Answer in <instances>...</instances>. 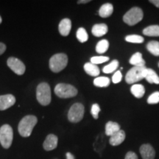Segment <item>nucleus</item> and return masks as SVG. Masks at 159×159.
Masks as SVG:
<instances>
[{
  "label": "nucleus",
  "mask_w": 159,
  "mask_h": 159,
  "mask_svg": "<svg viewBox=\"0 0 159 159\" xmlns=\"http://www.w3.org/2000/svg\"><path fill=\"white\" fill-rule=\"evenodd\" d=\"M150 2L153 4V5L156 6V7H158V8H159V0H150Z\"/></svg>",
  "instance_id": "c9c22d12"
},
{
  "label": "nucleus",
  "mask_w": 159,
  "mask_h": 159,
  "mask_svg": "<svg viewBox=\"0 0 159 159\" xmlns=\"http://www.w3.org/2000/svg\"><path fill=\"white\" fill-rule=\"evenodd\" d=\"M6 50V46L5 43L0 42V55H2Z\"/></svg>",
  "instance_id": "72a5a7b5"
},
{
  "label": "nucleus",
  "mask_w": 159,
  "mask_h": 159,
  "mask_svg": "<svg viewBox=\"0 0 159 159\" xmlns=\"http://www.w3.org/2000/svg\"><path fill=\"white\" fill-rule=\"evenodd\" d=\"M111 83V80L107 77H98L94 80V85L97 87H108Z\"/></svg>",
  "instance_id": "5701e85b"
},
{
  "label": "nucleus",
  "mask_w": 159,
  "mask_h": 159,
  "mask_svg": "<svg viewBox=\"0 0 159 159\" xmlns=\"http://www.w3.org/2000/svg\"><path fill=\"white\" fill-rule=\"evenodd\" d=\"M90 0H80V1L77 2L78 4H85V3H88L90 2Z\"/></svg>",
  "instance_id": "e433bc0d"
},
{
  "label": "nucleus",
  "mask_w": 159,
  "mask_h": 159,
  "mask_svg": "<svg viewBox=\"0 0 159 159\" xmlns=\"http://www.w3.org/2000/svg\"><path fill=\"white\" fill-rule=\"evenodd\" d=\"M143 16L144 14L142 10L138 7H134L125 13L123 16V21L129 26H134L140 22L143 19Z\"/></svg>",
  "instance_id": "20e7f679"
},
{
  "label": "nucleus",
  "mask_w": 159,
  "mask_h": 159,
  "mask_svg": "<svg viewBox=\"0 0 159 159\" xmlns=\"http://www.w3.org/2000/svg\"><path fill=\"white\" fill-rule=\"evenodd\" d=\"M66 159H75L74 155L71 154V152H66Z\"/></svg>",
  "instance_id": "f704fd0d"
},
{
  "label": "nucleus",
  "mask_w": 159,
  "mask_h": 159,
  "mask_svg": "<svg viewBox=\"0 0 159 159\" xmlns=\"http://www.w3.org/2000/svg\"><path fill=\"white\" fill-rule=\"evenodd\" d=\"M125 139V133L124 130H120L116 134L111 136L110 139H109V143L112 146H118L120 145L122 143L124 142Z\"/></svg>",
  "instance_id": "4468645a"
},
{
  "label": "nucleus",
  "mask_w": 159,
  "mask_h": 159,
  "mask_svg": "<svg viewBox=\"0 0 159 159\" xmlns=\"http://www.w3.org/2000/svg\"><path fill=\"white\" fill-rule=\"evenodd\" d=\"M76 36L77 40L81 43L86 42L89 39L88 33H87L86 30H85L83 27H80V28L77 30L76 33Z\"/></svg>",
  "instance_id": "a878e982"
},
{
  "label": "nucleus",
  "mask_w": 159,
  "mask_h": 159,
  "mask_svg": "<svg viewBox=\"0 0 159 159\" xmlns=\"http://www.w3.org/2000/svg\"><path fill=\"white\" fill-rule=\"evenodd\" d=\"M146 66H134L131 68L125 76V81L128 84H134L141 80L144 79Z\"/></svg>",
  "instance_id": "423d86ee"
},
{
  "label": "nucleus",
  "mask_w": 159,
  "mask_h": 159,
  "mask_svg": "<svg viewBox=\"0 0 159 159\" xmlns=\"http://www.w3.org/2000/svg\"><path fill=\"white\" fill-rule=\"evenodd\" d=\"M85 108L82 103H75L69 109L68 119L70 122L77 123L82 120L84 116Z\"/></svg>",
  "instance_id": "6e6552de"
},
{
  "label": "nucleus",
  "mask_w": 159,
  "mask_h": 159,
  "mask_svg": "<svg viewBox=\"0 0 159 159\" xmlns=\"http://www.w3.org/2000/svg\"><path fill=\"white\" fill-rule=\"evenodd\" d=\"M16 103V98L12 94L0 96V111H5L11 108Z\"/></svg>",
  "instance_id": "9d476101"
},
{
  "label": "nucleus",
  "mask_w": 159,
  "mask_h": 159,
  "mask_svg": "<svg viewBox=\"0 0 159 159\" xmlns=\"http://www.w3.org/2000/svg\"><path fill=\"white\" fill-rule=\"evenodd\" d=\"M109 61V57L106 56H94L91 58V63L93 64H99Z\"/></svg>",
  "instance_id": "c85d7f7f"
},
{
  "label": "nucleus",
  "mask_w": 159,
  "mask_h": 159,
  "mask_svg": "<svg viewBox=\"0 0 159 159\" xmlns=\"http://www.w3.org/2000/svg\"><path fill=\"white\" fill-rule=\"evenodd\" d=\"M122 78V73H121V71L118 70L114 73V75H113L112 82L115 83V84H116V83H119V82H121Z\"/></svg>",
  "instance_id": "2f4dec72"
},
{
  "label": "nucleus",
  "mask_w": 159,
  "mask_h": 159,
  "mask_svg": "<svg viewBox=\"0 0 159 159\" xmlns=\"http://www.w3.org/2000/svg\"><path fill=\"white\" fill-rule=\"evenodd\" d=\"M36 98L41 105L46 106L51 102V89L48 83H41L37 86Z\"/></svg>",
  "instance_id": "f03ea898"
},
{
  "label": "nucleus",
  "mask_w": 159,
  "mask_h": 159,
  "mask_svg": "<svg viewBox=\"0 0 159 159\" xmlns=\"http://www.w3.org/2000/svg\"><path fill=\"white\" fill-rule=\"evenodd\" d=\"M2 17L0 16V24L2 23Z\"/></svg>",
  "instance_id": "4c0bfd02"
},
{
  "label": "nucleus",
  "mask_w": 159,
  "mask_h": 159,
  "mask_svg": "<svg viewBox=\"0 0 159 159\" xmlns=\"http://www.w3.org/2000/svg\"><path fill=\"white\" fill-rule=\"evenodd\" d=\"M159 102V91H156L148 98V104H157Z\"/></svg>",
  "instance_id": "c756f323"
},
{
  "label": "nucleus",
  "mask_w": 159,
  "mask_h": 159,
  "mask_svg": "<svg viewBox=\"0 0 159 159\" xmlns=\"http://www.w3.org/2000/svg\"><path fill=\"white\" fill-rule=\"evenodd\" d=\"M7 64L13 72L18 75H22L25 72V65L19 58L11 57L7 59Z\"/></svg>",
  "instance_id": "1a4fd4ad"
},
{
  "label": "nucleus",
  "mask_w": 159,
  "mask_h": 159,
  "mask_svg": "<svg viewBox=\"0 0 159 159\" xmlns=\"http://www.w3.org/2000/svg\"><path fill=\"white\" fill-rule=\"evenodd\" d=\"M13 139V128L9 125H4L0 128V143L5 149L11 146Z\"/></svg>",
  "instance_id": "0eeeda50"
},
{
  "label": "nucleus",
  "mask_w": 159,
  "mask_h": 159,
  "mask_svg": "<svg viewBox=\"0 0 159 159\" xmlns=\"http://www.w3.org/2000/svg\"><path fill=\"white\" fill-rule=\"evenodd\" d=\"M143 34L147 36H159V26L158 25H150L143 30Z\"/></svg>",
  "instance_id": "4be33fe9"
},
{
  "label": "nucleus",
  "mask_w": 159,
  "mask_h": 159,
  "mask_svg": "<svg viewBox=\"0 0 159 159\" xmlns=\"http://www.w3.org/2000/svg\"><path fill=\"white\" fill-rule=\"evenodd\" d=\"M118 66L119 61H117V60H114V61H112V62L109 63L108 65L105 66L104 68H103L102 71L103 72L105 73V74H111V73L116 71L117 68H118Z\"/></svg>",
  "instance_id": "bb28decb"
},
{
  "label": "nucleus",
  "mask_w": 159,
  "mask_h": 159,
  "mask_svg": "<svg viewBox=\"0 0 159 159\" xmlns=\"http://www.w3.org/2000/svg\"><path fill=\"white\" fill-rule=\"evenodd\" d=\"M105 135L108 136H111L112 135L116 134L119 130H120V125L118 123L112 122V121H109L105 125Z\"/></svg>",
  "instance_id": "f3484780"
},
{
  "label": "nucleus",
  "mask_w": 159,
  "mask_h": 159,
  "mask_svg": "<svg viewBox=\"0 0 159 159\" xmlns=\"http://www.w3.org/2000/svg\"><path fill=\"white\" fill-rule=\"evenodd\" d=\"M130 91L135 97H136V98H142L145 94V89L143 85L134 84L131 86Z\"/></svg>",
  "instance_id": "412c9836"
},
{
  "label": "nucleus",
  "mask_w": 159,
  "mask_h": 159,
  "mask_svg": "<svg viewBox=\"0 0 159 159\" xmlns=\"http://www.w3.org/2000/svg\"><path fill=\"white\" fill-rule=\"evenodd\" d=\"M108 26L105 24H97L93 26L91 33L96 37H102L108 33Z\"/></svg>",
  "instance_id": "2eb2a0df"
},
{
  "label": "nucleus",
  "mask_w": 159,
  "mask_h": 159,
  "mask_svg": "<svg viewBox=\"0 0 159 159\" xmlns=\"http://www.w3.org/2000/svg\"><path fill=\"white\" fill-rule=\"evenodd\" d=\"M71 29V21L69 19H63L61 20L58 25L60 34L63 36H67Z\"/></svg>",
  "instance_id": "ddd939ff"
},
{
  "label": "nucleus",
  "mask_w": 159,
  "mask_h": 159,
  "mask_svg": "<svg viewBox=\"0 0 159 159\" xmlns=\"http://www.w3.org/2000/svg\"><path fill=\"white\" fill-rule=\"evenodd\" d=\"M144 79L149 83L159 84V77L153 69L147 68L144 73Z\"/></svg>",
  "instance_id": "dca6fc26"
},
{
  "label": "nucleus",
  "mask_w": 159,
  "mask_h": 159,
  "mask_svg": "<svg viewBox=\"0 0 159 159\" xmlns=\"http://www.w3.org/2000/svg\"><path fill=\"white\" fill-rule=\"evenodd\" d=\"M125 41L130 43H142L144 42V38L139 35H129L125 37Z\"/></svg>",
  "instance_id": "cd10ccee"
},
{
  "label": "nucleus",
  "mask_w": 159,
  "mask_h": 159,
  "mask_svg": "<svg viewBox=\"0 0 159 159\" xmlns=\"http://www.w3.org/2000/svg\"><path fill=\"white\" fill-rule=\"evenodd\" d=\"M125 159H139L137 155L134 152H132V151H129V152H127V154L125 155Z\"/></svg>",
  "instance_id": "473e14b6"
},
{
  "label": "nucleus",
  "mask_w": 159,
  "mask_h": 159,
  "mask_svg": "<svg viewBox=\"0 0 159 159\" xmlns=\"http://www.w3.org/2000/svg\"><path fill=\"white\" fill-rule=\"evenodd\" d=\"M38 122L36 116L33 115H27L20 121L18 130L19 134L22 137H29L33 132V128Z\"/></svg>",
  "instance_id": "f257e3e1"
},
{
  "label": "nucleus",
  "mask_w": 159,
  "mask_h": 159,
  "mask_svg": "<svg viewBox=\"0 0 159 159\" xmlns=\"http://www.w3.org/2000/svg\"><path fill=\"white\" fill-rule=\"evenodd\" d=\"M55 94L60 98H71L77 94V89L70 84L59 83L55 86Z\"/></svg>",
  "instance_id": "39448f33"
},
{
  "label": "nucleus",
  "mask_w": 159,
  "mask_h": 159,
  "mask_svg": "<svg viewBox=\"0 0 159 159\" xmlns=\"http://www.w3.org/2000/svg\"><path fill=\"white\" fill-rule=\"evenodd\" d=\"M84 70L87 74L92 77H97L100 73L99 67L91 62L85 63L84 65Z\"/></svg>",
  "instance_id": "6ab92c4d"
},
{
  "label": "nucleus",
  "mask_w": 159,
  "mask_h": 159,
  "mask_svg": "<svg viewBox=\"0 0 159 159\" xmlns=\"http://www.w3.org/2000/svg\"><path fill=\"white\" fill-rule=\"evenodd\" d=\"M68 57L64 53H57L52 56L49 60V68L53 72L57 73L66 67Z\"/></svg>",
  "instance_id": "7ed1b4c3"
},
{
  "label": "nucleus",
  "mask_w": 159,
  "mask_h": 159,
  "mask_svg": "<svg viewBox=\"0 0 159 159\" xmlns=\"http://www.w3.org/2000/svg\"><path fill=\"white\" fill-rule=\"evenodd\" d=\"M147 49L151 54L155 56H159V42L156 41H151L147 44Z\"/></svg>",
  "instance_id": "b1692460"
},
{
  "label": "nucleus",
  "mask_w": 159,
  "mask_h": 159,
  "mask_svg": "<svg viewBox=\"0 0 159 159\" xmlns=\"http://www.w3.org/2000/svg\"><path fill=\"white\" fill-rule=\"evenodd\" d=\"M158 67H159V63H158Z\"/></svg>",
  "instance_id": "58836bf2"
},
{
  "label": "nucleus",
  "mask_w": 159,
  "mask_h": 159,
  "mask_svg": "<svg viewBox=\"0 0 159 159\" xmlns=\"http://www.w3.org/2000/svg\"><path fill=\"white\" fill-rule=\"evenodd\" d=\"M139 151L143 159H154L156 156V151L150 144H142Z\"/></svg>",
  "instance_id": "9b49d317"
},
{
  "label": "nucleus",
  "mask_w": 159,
  "mask_h": 159,
  "mask_svg": "<svg viewBox=\"0 0 159 159\" xmlns=\"http://www.w3.org/2000/svg\"><path fill=\"white\" fill-rule=\"evenodd\" d=\"M114 12V6L111 3H105L99 10V15L102 18H108L112 15Z\"/></svg>",
  "instance_id": "a211bd4d"
},
{
  "label": "nucleus",
  "mask_w": 159,
  "mask_h": 159,
  "mask_svg": "<svg viewBox=\"0 0 159 159\" xmlns=\"http://www.w3.org/2000/svg\"><path fill=\"white\" fill-rule=\"evenodd\" d=\"M129 63L134 66H145V61L143 59L142 54L140 52H136L133 55Z\"/></svg>",
  "instance_id": "aec40b11"
},
{
  "label": "nucleus",
  "mask_w": 159,
  "mask_h": 159,
  "mask_svg": "<svg viewBox=\"0 0 159 159\" xmlns=\"http://www.w3.org/2000/svg\"><path fill=\"white\" fill-rule=\"evenodd\" d=\"M100 111H101L100 107H99V105L98 104L94 103V105H92V106H91V115H92V116L94 117L95 119H98L99 113L100 112Z\"/></svg>",
  "instance_id": "7c9ffc66"
},
{
  "label": "nucleus",
  "mask_w": 159,
  "mask_h": 159,
  "mask_svg": "<svg viewBox=\"0 0 159 159\" xmlns=\"http://www.w3.org/2000/svg\"><path fill=\"white\" fill-rule=\"evenodd\" d=\"M109 48V42L107 40L103 39L99 41L96 46V51L99 54H103Z\"/></svg>",
  "instance_id": "393cba45"
},
{
  "label": "nucleus",
  "mask_w": 159,
  "mask_h": 159,
  "mask_svg": "<svg viewBox=\"0 0 159 159\" xmlns=\"http://www.w3.org/2000/svg\"><path fill=\"white\" fill-rule=\"evenodd\" d=\"M58 138L54 134H49L46 137V139L43 144V148L46 151H51L55 150L57 146Z\"/></svg>",
  "instance_id": "f8f14e48"
}]
</instances>
